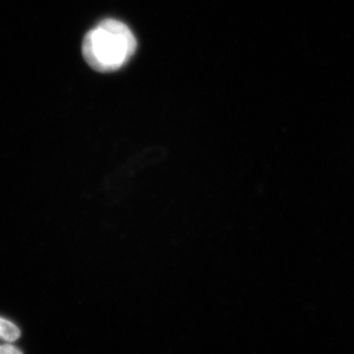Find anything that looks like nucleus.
<instances>
[{
  "label": "nucleus",
  "mask_w": 354,
  "mask_h": 354,
  "mask_svg": "<svg viewBox=\"0 0 354 354\" xmlns=\"http://www.w3.org/2000/svg\"><path fill=\"white\" fill-rule=\"evenodd\" d=\"M22 351L9 344H0V354H20Z\"/></svg>",
  "instance_id": "7ed1b4c3"
},
{
  "label": "nucleus",
  "mask_w": 354,
  "mask_h": 354,
  "mask_svg": "<svg viewBox=\"0 0 354 354\" xmlns=\"http://www.w3.org/2000/svg\"><path fill=\"white\" fill-rule=\"evenodd\" d=\"M20 330L6 319L0 318V339L4 342H13L19 339Z\"/></svg>",
  "instance_id": "f03ea898"
},
{
  "label": "nucleus",
  "mask_w": 354,
  "mask_h": 354,
  "mask_svg": "<svg viewBox=\"0 0 354 354\" xmlns=\"http://www.w3.org/2000/svg\"><path fill=\"white\" fill-rule=\"evenodd\" d=\"M137 41L130 28L116 19H104L86 34L82 53L91 68L102 73L118 71L131 59Z\"/></svg>",
  "instance_id": "f257e3e1"
}]
</instances>
